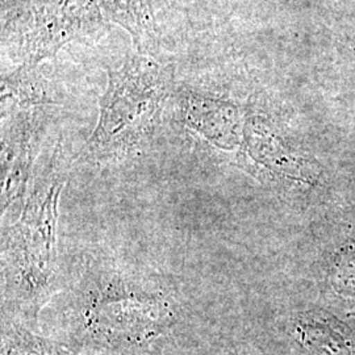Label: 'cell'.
Masks as SVG:
<instances>
[{"instance_id":"obj_1","label":"cell","mask_w":355,"mask_h":355,"mask_svg":"<svg viewBox=\"0 0 355 355\" xmlns=\"http://www.w3.org/2000/svg\"><path fill=\"white\" fill-rule=\"evenodd\" d=\"M64 182L61 153L55 150L32 180L19 218L3 234L4 295L26 312L37 313L51 296L57 253L58 200Z\"/></svg>"},{"instance_id":"obj_2","label":"cell","mask_w":355,"mask_h":355,"mask_svg":"<svg viewBox=\"0 0 355 355\" xmlns=\"http://www.w3.org/2000/svg\"><path fill=\"white\" fill-rule=\"evenodd\" d=\"M73 297L86 330L107 341L145 343L175 318L174 303L162 288L108 259L89 262Z\"/></svg>"},{"instance_id":"obj_3","label":"cell","mask_w":355,"mask_h":355,"mask_svg":"<svg viewBox=\"0 0 355 355\" xmlns=\"http://www.w3.org/2000/svg\"><path fill=\"white\" fill-rule=\"evenodd\" d=\"M170 89L171 74L146 54L129 57L111 70L83 155L101 161L142 144L157 127Z\"/></svg>"},{"instance_id":"obj_4","label":"cell","mask_w":355,"mask_h":355,"mask_svg":"<svg viewBox=\"0 0 355 355\" xmlns=\"http://www.w3.org/2000/svg\"><path fill=\"white\" fill-rule=\"evenodd\" d=\"M102 28L96 0H31L3 31L13 61L35 67L67 42Z\"/></svg>"},{"instance_id":"obj_5","label":"cell","mask_w":355,"mask_h":355,"mask_svg":"<svg viewBox=\"0 0 355 355\" xmlns=\"http://www.w3.org/2000/svg\"><path fill=\"white\" fill-rule=\"evenodd\" d=\"M6 114L1 140V216L8 227L19 218L26 204L45 114L36 108Z\"/></svg>"},{"instance_id":"obj_6","label":"cell","mask_w":355,"mask_h":355,"mask_svg":"<svg viewBox=\"0 0 355 355\" xmlns=\"http://www.w3.org/2000/svg\"><path fill=\"white\" fill-rule=\"evenodd\" d=\"M178 110L186 127L216 148L229 149L237 137V114L228 103L204 91L182 87Z\"/></svg>"},{"instance_id":"obj_7","label":"cell","mask_w":355,"mask_h":355,"mask_svg":"<svg viewBox=\"0 0 355 355\" xmlns=\"http://www.w3.org/2000/svg\"><path fill=\"white\" fill-rule=\"evenodd\" d=\"M102 12L133 38L141 53L150 55L157 49V23L153 0H96Z\"/></svg>"},{"instance_id":"obj_8","label":"cell","mask_w":355,"mask_h":355,"mask_svg":"<svg viewBox=\"0 0 355 355\" xmlns=\"http://www.w3.org/2000/svg\"><path fill=\"white\" fill-rule=\"evenodd\" d=\"M296 334L311 355H355L347 330L334 318L303 316L296 324Z\"/></svg>"},{"instance_id":"obj_9","label":"cell","mask_w":355,"mask_h":355,"mask_svg":"<svg viewBox=\"0 0 355 355\" xmlns=\"http://www.w3.org/2000/svg\"><path fill=\"white\" fill-rule=\"evenodd\" d=\"M35 67H19L1 80V112L36 110L53 104L48 83L33 71Z\"/></svg>"},{"instance_id":"obj_10","label":"cell","mask_w":355,"mask_h":355,"mask_svg":"<svg viewBox=\"0 0 355 355\" xmlns=\"http://www.w3.org/2000/svg\"><path fill=\"white\" fill-rule=\"evenodd\" d=\"M31 0H1V19L6 26L20 12Z\"/></svg>"}]
</instances>
